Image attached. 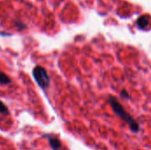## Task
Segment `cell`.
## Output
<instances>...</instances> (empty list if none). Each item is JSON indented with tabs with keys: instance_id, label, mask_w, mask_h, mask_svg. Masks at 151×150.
<instances>
[{
	"instance_id": "6da1fadb",
	"label": "cell",
	"mask_w": 151,
	"mask_h": 150,
	"mask_svg": "<svg viewBox=\"0 0 151 150\" xmlns=\"http://www.w3.org/2000/svg\"><path fill=\"white\" fill-rule=\"evenodd\" d=\"M109 103L111 104V107L112 108L113 111L115 112V114L117 116H119L121 119H123L130 127V130L133 133H138L140 130V126L139 124L132 118V116L130 114H128L124 107L121 105V103L117 100V98L113 97V96H110L109 97Z\"/></svg>"
},
{
	"instance_id": "7a4b0ae2",
	"label": "cell",
	"mask_w": 151,
	"mask_h": 150,
	"mask_svg": "<svg viewBox=\"0 0 151 150\" xmlns=\"http://www.w3.org/2000/svg\"><path fill=\"white\" fill-rule=\"evenodd\" d=\"M33 77L42 88H47L50 85V78L46 70L42 66H35L33 69Z\"/></svg>"
},
{
	"instance_id": "3957f363",
	"label": "cell",
	"mask_w": 151,
	"mask_h": 150,
	"mask_svg": "<svg viewBox=\"0 0 151 150\" xmlns=\"http://www.w3.org/2000/svg\"><path fill=\"white\" fill-rule=\"evenodd\" d=\"M48 140H49L51 149L53 150H58L61 148V142L57 137L50 135V136H48Z\"/></svg>"
},
{
	"instance_id": "277c9868",
	"label": "cell",
	"mask_w": 151,
	"mask_h": 150,
	"mask_svg": "<svg viewBox=\"0 0 151 150\" xmlns=\"http://www.w3.org/2000/svg\"><path fill=\"white\" fill-rule=\"evenodd\" d=\"M150 24V18L148 16H141L138 19H137V25L138 27L141 29H144L147 28L148 26Z\"/></svg>"
},
{
	"instance_id": "5b68a950",
	"label": "cell",
	"mask_w": 151,
	"mask_h": 150,
	"mask_svg": "<svg viewBox=\"0 0 151 150\" xmlns=\"http://www.w3.org/2000/svg\"><path fill=\"white\" fill-rule=\"evenodd\" d=\"M12 82V80L9 76L0 71V84L1 85H8Z\"/></svg>"
},
{
	"instance_id": "8992f818",
	"label": "cell",
	"mask_w": 151,
	"mask_h": 150,
	"mask_svg": "<svg viewBox=\"0 0 151 150\" xmlns=\"http://www.w3.org/2000/svg\"><path fill=\"white\" fill-rule=\"evenodd\" d=\"M0 113L3 115H8V113H9L7 107L4 105V103L2 101H0Z\"/></svg>"
},
{
	"instance_id": "52a82bcc",
	"label": "cell",
	"mask_w": 151,
	"mask_h": 150,
	"mask_svg": "<svg viewBox=\"0 0 151 150\" xmlns=\"http://www.w3.org/2000/svg\"><path fill=\"white\" fill-rule=\"evenodd\" d=\"M121 96L125 99H128L129 98V95L127 94V92L126 90H122L121 91Z\"/></svg>"
}]
</instances>
